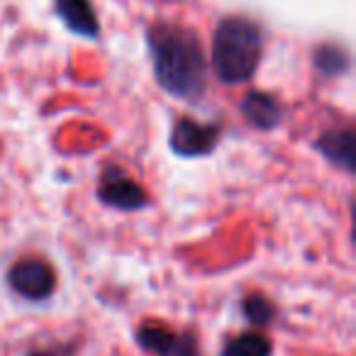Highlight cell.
<instances>
[{"label": "cell", "instance_id": "6da1fadb", "mask_svg": "<svg viewBox=\"0 0 356 356\" xmlns=\"http://www.w3.org/2000/svg\"><path fill=\"white\" fill-rule=\"evenodd\" d=\"M147 42L159 88L188 103L203 98L208 64L198 35L188 27L159 22L149 30Z\"/></svg>", "mask_w": 356, "mask_h": 356}, {"label": "cell", "instance_id": "7a4b0ae2", "mask_svg": "<svg viewBox=\"0 0 356 356\" xmlns=\"http://www.w3.org/2000/svg\"><path fill=\"white\" fill-rule=\"evenodd\" d=\"M264 37L257 22L247 17H225L215 27L213 71L225 86L247 83L261 61Z\"/></svg>", "mask_w": 356, "mask_h": 356}, {"label": "cell", "instance_id": "3957f363", "mask_svg": "<svg viewBox=\"0 0 356 356\" xmlns=\"http://www.w3.org/2000/svg\"><path fill=\"white\" fill-rule=\"evenodd\" d=\"M8 286L13 293L30 302L49 300L56 291V271L44 261V259H17L8 268Z\"/></svg>", "mask_w": 356, "mask_h": 356}, {"label": "cell", "instance_id": "277c9868", "mask_svg": "<svg viewBox=\"0 0 356 356\" xmlns=\"http://www.w3.org/2000/svg\"><path fill=\"white\" fill-rule=\"evenodd\" d=\"M222 124L220 122H198L193 118H178L171 127V152L181 159L210 156L218 149Z\"/></svg>", "mask_w": 356, "mask_h": 356}, {"label": "cell", "instance_id": "5b68a950", "mask_svg": "<svg viewBox=\"0 0 356 356\" xmlns=\"http://www.w3.org/2000/svg\"><path fill=\"white\" fill-rule=\"evenodd\" d=\"M95 198L100 200V205L120 210V213H137L142 208H149V193L118 166L105 168Z\"/></svg>", "mask_w": 356, "mask_h": 356}, {"label": "cell", "instance_id": "8992f818", "mask_svg": "<svg viewBox=\"0 0 356 356\" xmlns=\"http://www.w3.org/2000/svg\"><path fill=\"white\" fill-rule=\"evenodd\" d=\"M134 339L154 356H200L193 334L173 332L163 325H142L134 332Z\"/></svg>", "mask_w": 356, "mask_h": 356}, {"label": "cell", "instance_id": "52a82bcc", "mask_svg": "<svg viewBox=\"0 0 356 356\" xmlns=\"http://www.w3.org/2000/svg\"><path fill=\"white\" fill-rule=\"evenodd\" d=\"M315 152H320L325 161H330L341 171H356V134L351 127L327 129L315 139Z\"/></svg>", "mask_w": 356, "mask_h": 356}, {"label": "cell", "instance_id": "ba28073f", "mask_svg": "<svg viewBox=\"0 0 356 356\" xmlns=\"http://www.w3.org/2000/svg\"><path fill=\"white\" fill-rule=\"evenodd\" d=\"M239 113L247 120L249 127L259 129V132H271L283 120V110L278 100L271 98L268 93H261V90H252V93L244 95L242 103H239Z\"/></svg>", "mask_w": 356, "mask_h": 356}, {"label": "cell", "instance_id": "9c48e42d", "mask_svg": "<svg viewBox=\"0 0 356 356\" xmlns=\"http://www.w3.org/2000/svg\"><path fill=\"white\" fill-rule=\"evenodd\" d=\"M56 13L74 35L79 37H98L100 25L90 0H54Z\"/></svg>", "mask_w": 356, "mask_h": 356}, {"label": "cell", "instance_id": "30bf717a", "mask_svg": "<svg viewBox=\"0 0 356 356\" xmlns=\"http://www.w3.org/2000/svg\"><path fill=\"white\" fill-rule=\"evenodd\" d=\"M273 354V341L268 339L264 332H242V334L232 337L225 341L220 356H271Z\"/></svg>", "mask_w": 356, "mask_h": 356}, {"label": "cell", "instance_id": "8fae6325", "mask_svg": "<svg viewBox=\"0 0 356 356\" xmlns=\"http://www.w3.org/2000/svg\"><path fill=\"white\" fill-rule=\"evenodd\" d=\"M315 69L327 79H334L349 71V54L337 44H322L315 49Z\"/></svg>", "mask_w": 356, "mask_h": 356}, {"label": "cell", "instance_id": "7c38bea8", "mask_svg": "<svg viewBox=\"0 0 356 356\" xmlns=\"http://www.w3.org/2000/svg\"><path fill=\"white\" fill-rule=\"evenodd\" d=\"M242 312H244V317H247L249 325H254V327L271 325L273 317H276V307H273V302L268 300L266 296H261V293H252V296L244 298Z\"/></svg>", "mask_w": 356, "mask_h": 356}, {"label": "cell", "instance_id": "4fadbf2b", "mask_svg": "<svg viewBox=\"0 0 356 356\" xmlns=\"http://www.w3.org/2000/svg\"><path fill=\"white\" fill-rule=\"evenodd\" d=\"M81 349V339H71V341H56V344H47L40 349L27 351L25 356H76Z\"/></svg>", "mask_w": 356, "mask_h": 356}]
</instances>
